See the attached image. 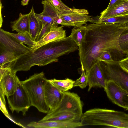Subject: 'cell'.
Segmentation results:
<instances>
[{
	"mask_svg": "<svg viewBox=\"0 0 128 128\" xmlns=\"http://www.w3.org/2000/svg\"><path fill=\"white\" fill-rule=\"evenodd\" d=\"M79 48L69 36L44 45L33 52L20 55L11 68L14 71H27L33 66H43L58 62V58L78 50Z\"/></svg>",
	"mask_w": 128,
	"mask_h": 128,
	"instance_id": "7a4b0ae2",
	"label": "cell"
},
{
	"mask_svg": "<svg viewBox=\"0 0 128 128\" xmlns=\"http://www.w3.org/2000/svg\"><path fill=\"white\" fill-rule=\"evenodd\" d=\"M55 24L52 27L50 31L43 36L39 41L36 42L35 46L30 48L33 52L39 48L50 43L61 40L66 37V31L63 28L64 26H59Z\"/></svg>",
	"mask_w": 128,
	"mask_h": 128,
	"instance_id": "4fadbf2b",
	"label": "cell"
},
{
	"mask_svg": "<svg viewBox=\"0 0 128 128\" xmlns=\"http://www.w3.org/2000/svg\"><path fill=\"white\" fill-rule=\"evenodd\" d=\"M30 0H22L21 1L22 5L23 6L28 5Z\"/></svg>",
	"mask_w": 128,
	"mask_h": 128,
	"instance_id": "e575fe53",
	"label": "cell"
},
{
	"mask_svg": "<svg viewBox=\"0 0 128 128\" xmlns=\"http://www.w3.org/2000/svg\"><path fill=\"white\" fill-rule=\"evenodd\" d=\"M119 44L122 54L128 56V32L123 33L120 36Z\"/></svg>",
	"mask_w": 128,
	"mask_h": 128,
	"instance_id": "f1b7e54d",
	"label": "cell"
},
{
	"mask_svg": "<svg viewBox=\"0 0 128 128\" xmlns=\"http://www.w3.org/2000/svg\"><path fill=\"white\" fill-rule=\"evenodd\" d=\"M36 128H74L81 127L80 122L46 121L42 122H32L27 125Z\"/></svg>",
	"mask_w": 128,
	"mask_h": 128,
	"instance_id": "9a60e30c",
	"label": "cell"
},
{
	"mask_svg": "<svg viewBox=\"0 0 128 128\" xmlns=\"http://www.w3.org/2000/svg\"><path fill=\"white\" fill-rule=\"evenodd\" d=\"M122 0H110L106 9H109L117 4Z\"/></svg>",
	"mask_w": 128,
	"mask_h": 128,
	"instance_id": "d6a6232c",
	"label": "cell"
},
{
	"mask_svg": "<svg viewBox=\"0 0 128 128\" xmlns=\"http://www.w3.org/2000/svg\"><path fill=\"white\" fill-rule=\"evenodd\" d=\"M102 66L106 81L111 80L128 92V73L106 64Z\"/></svg>",
	"mask_w": 128,
	"mask_h": 128,
	"instance_id": "9c48e42d",
	"label": "cell"
},
{
	"mask_svg": "<svg viewBox=\"0 0 128 128\" xmlns=\"http://www.w3.org/2000/svg\"><path fill=\"white\" fill-rule=\"evenodd\" d=\"M19 55L0 46V68L10 67L12 63L19 58Z\"/></svg>",
	"mask_w": 128,
	"mask_h": 128,
	"instance_id": "d6986e66",
	"label": "cell"
},
{
	"mask_svg": "<svg viewBox=\"0 0 128 128\" xmlns=\"http://www.w3.org/2000/svg\"><path fill=\"white\" fill-rule=\"evenodd\" d=\"M36 14L37 17L42 24L48 23L53 25L55 24H57L56 22L59 18V16L52 17L42 14H38L36 13Z\"/></svg>",
	"mask_w": 128,
	"mask_h": 128,
	"instance_id": "f546056e",
	"label": "cell"
},
{
	"mask_svg": "<svg viewBox=\"0 0 128 128\" xmlns=\"http://www.w3.org/2000/svg\"><path fill=\"white\" fill-rule=\"evenodd\" d=\"M118 24L94 23L87 24L84 41L78 50L81 67L86 75L104 52L114 50L122 53L119 44L120 36L126 31Z\"/></svg>",
	"mask_w": 128,
	"mask_h": 128,
	"instance_id": "6da1fadb",
	"label": "cell"
},
{
	"mask_svg": "<svg viewBox=\"0 0 128 128\" xmlns=\"http://www.w3.org/2000/svg\"><path fill=\"white\" fill-rule=\"evenodd\" d=\"M127 57L119 61L118 64L123 70L128 73V56Z\"/></svg>",
	"mask_w": 128,
	"mask_h": 128,
	"instance_id": "1f68e13d",
	"label": "cell"
},
{
	"mask_svg": "<svg viewBox=\"0 0 128 128\" xmlns=\"http://www.w3.org/2000/svg\"><path fill=\"white\" fill-rule=\"evenodd\" d=\"M62 99L57 107L52 111L49 110L46 115L38 122L46 121L50 117L63 112H70L82 117L83 104L77 94L67 92L63 93Z\"/></svg>",
	"mask_w": 128,
	"mask_h": 128,
	"instance_id": "5b68a950",
	"label": "cell"
},
{
	"mask_svg": "<svg viewBox=\"0 0 128 128\" xmlns=\"http://www.w3.org/2000/svg\"><path fill=\"white\" fill-rule=\"evenodd\" d=\"M49 2L59 12L60 14H67L72 12L81 13L88 15V11L85 9H78L70 8L64 4L61 0H45Z\"/></svg>",
	"mask_w": 128,
	"mask_h": 128,
	"instance_id": "44dd1931",
	"label": "cell"
},
{
	"mask_svg": "<svg viewBox=\"0 0 128 128\" xmlns=\"http://www.w3.org/2000/svg\"><path fill=\"white\" fill-rule=\"evenodd\" d=\"M122 28L124 29L126 31H128V24L122 26Z\"/></svg>",
	"mask_w": 128,
	"mask_h": 128,
	"instance_id": "d590c367",
	"label": "cell"
},
{
	"mask_svg": "<svg viewBox=\"0 0 128 128\" xmlns=\"http://www.w3.org/2000/svg\"><path fill=\"white\" fill-rule=\"evenodd\" d=\"M48 80L62 93L71 90L74 87L75 82L69 78L62 80L54 79Z\"/></svg>",
	"mask_w": 128,
	"mask_h": 128,
	"instance_id": "603a6c76",
	"label": "cell"
},
{
	"mask_svg": "<svg viewBox=\"0 0 128 128\" xmlns=\"http://www.w3.org/2000/svg\"><path fill=\"white\" fill-rule=\"evenodd\" d=\"M2 4L1 3V1H0V28H1L2 26V23L3 22V20L2 15Z\"/></svg>",
	"mask_w": 128,
	"mask_h": 128,
	"instance_id": "836d02e7",
	"label": "cell"
},
{
	"mask_svg": "<svg viewBox=\"0 0 128 128\" xmlns=\"http://www.w3.org/2000/svg\"><path fill=\"white\" fill-rule=\"evenodd\" d=\"M126 14H128V0H122L111 8L102 12L100 17L109 18Z\"/></svg>",
	"mask_w": 128,
	"mask_h": 128,
	"instance_id": "2e32d148",
	"label": "cell"
},
{
	"mask_svg": "<svg viewBox=\"0 0 128 128\" xmlns=\"http://www.w3.org/2000/svg\"><path fill=\"white\" fill-rule=\"evenodd\" d=\"M6 97L10 108L12 113L14 111L18 113L21 112L25 116L32 106L30 98L21 81L14 93Z\"/></svg>",
	"mask_w": 128,
	"mask_h": 128,
	"instance_id": "8992f818",
	"label": "cell"
},
{
	"mask_svg": "<svg viewBox=\"0 0 128 128\" xmlns=\"http://www.w3.org/2000/svg\"><path fill=\"white\" fill-rule=\"evenodd\" d=\"M63 94L62 93L47 80L44 88V96L50 111L54 109L61 101Z\"/></svg>",
	"mask_w": 128,
	"mask_h": 128,
	"instance_id": "5bb4252c",
	"label": "cell"
},
{
	"mask_svg": "<svg viewBox=\"0 0 128 128\" xmlns=\"http://www.w3.org/2000/svg\"><path fill=\"white\" fill-rule=\"evenodd\" d=\"M81 76L78 79L75 81L74 86H78L82 89H84L88 85V78L83 68L81 67Z\"/></svg>",
	"mask_w": 128,
	"mask_h": 128,
	"instance_id": "4316f807",
	"label": "cell"
},
{
	"mask_svg": "<svg viewBox=\"0 0 128 128\" xmlns=\"http://www.w3.org/2000/svg\"><path fill=\"white\" fill-rule=\"evenodd\" d=\"M29 35L34 41L36 40L41 30L42 24L36 16L34 10L32 6L30 12Z\"/></svg>",
	"mask_w": 128,
	"mask_h": 128,
	"instance_id": "ac0fdd59",
	"label": "cell"
},
{
	"mask_svg": "<svg viewBox=\"0 0 128 128\" xmlns=\"http://www.w3.org/2000/svg\"><path fill=\"white\" fill-rule=\"evenodd\" d=\"M91 18L88 15L72 12L60 14L56 24L63 26L80 27L90 22Z\"/></svg>",
	"mask_w": 128,
	"mask_h": 128,
	"instance_id": "30bf717a",
	"label": "cell"
},
{
	"mask_svg": "<svg viewBox=\"0 0 128 128\" xmlns=\"http://www.w3.org/2000/svg\"><path fill=\"white\" fill-rule=\"evenodd\" d=\"M5 96L2 90H0V110L7 118L19 126H21L23 128H25V127L20 123L16 122L14 120L9 114L6 107V103L5 98Z\"/></svg>",
	"mask_w": 128,
	"mask_h": 128,
	"instance_id": "484cf974",
	"label": "cell"
},
{
	"mask_svg": "<svg viewBox=\"0 0 128 128\" xmlns=\"http://www.w3.org/2000/svg\"><path fill=\"white\" fill-rule=\"evenodd\" d=\"M80 122L82 126H103L128 128V114L114 110L94 108L83 114Z\"/></svg>",
	"mask_w": 128,
	"mask_h": 128,
	"instance_id": "3957f363",
	"label": "cell"
},
{
	"mask_svg": "<svg viewBox=\"0 0 128 128\" xmlns=\"http://www.w3.org/2000/svg\"><path fill=\"white\" fill-rule=\"evenodd\" d=\"M42 24V28L38 35L36 42L40 41L43 36L48 33L50 31L52 26L48 23Z\"/></svg>",
	"mask_w": 128,
	"mask_h": 128,
	"instance_id": "4dcf8cb0",
	"label": "cell"
},
{
	"mask_svg": "<svg viewBox=\"0 0 128 128\" xmlns=\"http://www.w3.org/2000/svg\"><path fill=\"white\" fill-rule=\"evenodd\" d=\"M98 61L103 62L106 64L110 66L117 64L118 62L113 60L109 51L103 52L100 56Z\"/></svg>",
	"mask_w": 128,
	"mask_h": 128,
	"instance_id": "83f0119b",
	"label": "cell"
},
{
	"mask_svg": "<svg viewBox=\"0 0 128 128\" xmlns=\"http://www.w3.org/2000/svg\"><path fill=\"white\" fill-rule=\"evenodd\" d=\"M86 75L88 78V92L93 88H105L106 81L101 62L96 63Z\"/></svg>",
	"mask_w": 128,
	"mask_h": 128,
	"instance_id": "7c38bea8",
	"label": "cell"
},
{
	"mask_svg": "<svg viewBox=\"0 0 128 128\" xmlns=\"http://www.w3.org/2000/svg\"><path fill=\"white\" fill-rule=\"evenodd\" d=\"M3 31L5 33L10 36L19 42L26 44L30 48L33 47L36 44V42L34 41L28 34L20 33L14 34L4 30Z\"/></svg>",
	"mask_w": 128,
	"mask_h": 128,
	"instance_id": "d4e9b609",
	"label": "cell"
},
{
	"mask_svg": "<svg viewBox=\"0 0 128 128\" xmlns=\"http://www.w3.org/2000/svg\"><path fill=\"white\" fill-rule=\"evenodd\" d=\"M90 22L93 23L118 24L124 25L128 24V14H123L109 18H100V16L91 18Z\"/></svg>",
	"mask_w": 128,
	"mask_h": 128,
	"instance_id": "ffe728a7",
	"label": "cell"
},
{
	"mask_svg": "<svg viewBox=\"0 0 128 128\" xmlns=\"http://www.w3.org/2000/svg\"><path fill=\"white\" fill-rule=\"evenodd\" d=\"M81 118V117L79 115L72 113L63 112L54 115L46 121L79 122H80Z\"/></svg>",
	"mask_w": 128,
	"mask_h": 128,
	"instance_id": "cb8c5ba5",
	"label": "cell"
},
{
	"mask_svg": "<svg viewBox=\"0 0 128 128\" xmlns=\"http://www.w3.org/2000/svg\"><path fill=\"white\" fill-rule=\"evenodd\" d=\"M0 90L6 97L12 94L16 90L20 82L10 67L0 68Z\"/></svg>",
	"mask_w": 128,
	"mask_h": 128,
	"instance_id": "ba28073f",
	"label": "cell"
},
{
	"mask_svg": "<svg viewBox=\"0 0 128 128\" xmlns=\"http://www.w3.org/2000/svg\"><path fill=\"white\" fill-rule=\"evenodd\" d=\"M87 24L80 27H75L69 36L77 45L80 48L84 42L87 31Z\"/></svg>",
	"mask_w": 128,
	"mask_h": 128,
	"instance_id": "7402d4cb",
	"label": "cell"
},
{
	"mask_svg": "<svg viewBox=\"0 0 128 128\" xmlns=\"http://www.w3.org/2000/svg\"><path fill=\"white\" fill-rule=\"evenodd\" d=\"M30 16V13L26 14L20 13L18 19L11 22L12 31H16L18 33L29 34Z\"/></svg>",
	"mask_w": 128,
	"mask_h": 128,
	"instance_id": "e0dca14e",
	"label": "cell"
},
{
	"mask_svg": "<svg viewBox=\"0 0 128 128\" xmlns=\"http://www.w3.org/2000/svg\"><path fill=\"white\" fill-rule=\"evenodd\" d=\"M108 98L114 104L128 110V92L111 80L106 81L104 89Z\"/></svg>",
	"mask_w": 128,
	"mask_h": 128,
	"instance_id": "52a82bcc",
	"label": "cell"
},
{
	"mask_svg": "<svg viewBox=\"0 0 128 128\" xmlns=\"http://www.w3.org/2000/svg\"><path fill=\"white\" fill-rule=\"evenodd\" d=\"M47 80L43 72L35 74L21 82L28 94L32 106L39 112L47 114L50 108L46 102L44 88Z\"/></svg>",
	"mask_w": 128,
	"mask_h": 128,
	"instance_id": "277c9868",
	"label": "cell"
},
{
	"mask_svg": "<svg viewBox=\"0 0 128 128\" xmlns=\"http://www.w3.org/2000/svg\"><path fill=\"white\" fill-rule=\"evenodd\" d=\"M0 46L20 56L31 51L30 47L21 44L0 29Z\"/></svg>",
	"mask_w": 128,
	"mask_h": 128,
	"instance_id": "8fae6325",
	"label": "cell"
}]
</instances>
